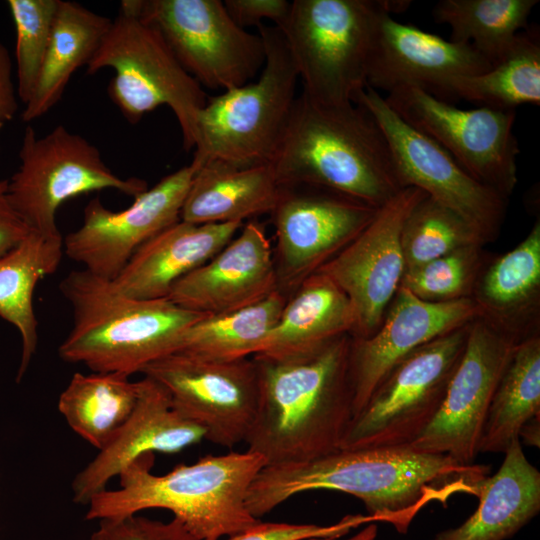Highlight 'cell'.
Instances as JSON below:
<instances>
[{"label":"cell","mask_w":540,"mask_h":540,"mask_svg":"<svg viewBox=\"0 0 540 540\" xmlns=\"http://www.w3.org/2000/svg\"><path fill=\"white\" fill-rule=\"evenodd\" d=\"M489 471L487 465H463L408 446L338 449L305 462L265 466L249 488L246 506L259 519L300 493L339 491L361 500L374 522L406 534L427 505L446 506L455 495L476 497Z\"/></svg>","instance_id":"cell-1"},{"label":"cell","mask_w":540,"mask_h":540,"mask_svg":"<svg viewBox=\"0 0 540 540\" xmlns=\"http://www.w3.org/2000/svg\"><path fill=\"white\" fill-rule=\"evenodd\" d=\"M350 342L344 334L294 355L252 356L259 399L244 443L266 466L305 462L340 448L353 418Z\"/></svg>","instance_id":"cell-2"},{"label":"cell","mask_w":540,"mask_h":540,"mask_svg":"<svg viewBox=\"0 0 540 540\" xmlns=\"http://www.w3.org/2000/svg\"><path fill=\"white\" fill-rule=\"evenodd\" d=\"M270 163L280 184L321 186L376 208L403 189L385 136L364 108L303 92Z\"/></svg>","instance_id":"cell-3"},{"label":"cell","mask_w":540,"mask_h":540,"mask_svg":"<svg viewBox=\"0 0 540 540\" xmlns=\"http://www.w3.org/2000/svg\"><path fill=\"white\" fill-rule=\"evenodd\" d=\"M153 453L145 454L120 474V487L96 494L86 518L101 520L137 514L152 508L169 510L198 540L232 536L259 521L246 506L250 486L265 460L258 454L229 452L206 455L154 475Z\"/></svg>","instance_id":"cell-4"},{"label":"cell","mask_w":540,"mask_h":540,"mask_svg":"<svg viewBox=\"0 0 540 540\" xmlns=\"http://www.w3.org/2000/svg\"><path fill=\"white\" fill-rule=\"evenodd\" d=\"M59 289L73 312L59 355L98 373H141L151 362L175 353L184 332L206 316L169 299L127 297L111 280L85 269L71 271Z\"/></svg>","instance_id":"cell-5"},{"label":"cell","mask_w":540,"mask_h":540,"mask_svg":"<svg viewBox=\"0 0 540 540\" xmlns=\"http://www.w3.org/2000/svg\"><path fill=\"white\" fill-rule=\"evenodd\" d=\"M265 63L256 79L208 96L195 123L197 167L208 161L235 164L271 162L296 99L297 69L281 31L257 26Z\"/></svg>","instance_id":"cell-6"},{"label":"cell","mask_w":540,"mask_h":540,"mask_svg":"<svg viewBox=\"0 0 540 540\" xmlns=\"http://www.w3.org/2000/svg\"><path fill=\"white\" fill-rule=\"evenodd\" d=\"M405 1L294 0L278 28L287 44L303 93L314 101L353 103L367 87L377 25L385 12L400 11Z\"/></svg>","instance_id":"cell-7"},{"label":"cell","mask_w":540,"mask_h":540,"mask_svg":"<svg viewBox=\"0 0 540 540\" xmlns=\"http://www.w3.org/2000/svg\"><path fill=\"white\" fill-rule=\"evenodd\" d=\"M87 74L114 70L107 93L131 124L166 105L174 113L186 151L195 147V123L208 95L181 66L160 32L120 5V10L97 51Z\"/></svg>","instance_id":"cell-8"},{"label":"cell","mask_w":540,"mask_h":540,"mask_svg":"<svg viewBox=\"0 0 540 540\" xmlns=\"http://www.w3.org/2000/svg\"><path fill=\"white\" fill-rule=\"evenodd\" d=\"M470 323L400 359L351 419L339 449L410 445L441 407L464 353Z\"/></svg>","instance_id":"cell-9"},{"label":"cell","mask_w":540,"mask_h":540,"mask_svg":"<svg viewBox=\"0 0 540 540\" xmlns=\"http://www.w3.org/2000/svg\"><path fill=\"white\" fill-rule=\"evenodd\" d=\"M19 160L7 179L8 199L31 231L47 237L61 236L56 212L70 198L105 189L135 198L148 189L143 179L117 176L95 145L63 125L41 137L27 126Z\"/></svg>","instance_id":"cell-10"},{"label":"cell","mask_w":540,"mask_h":540,"mask_svg":"<svg viewBox=\"0 0 540 540\" xmlns=\"http://www.w3.org/2000/svg\"><path fill=\"white\" fill-rule=\"evenodd\" d=\"M153 25L181 66L203 87L230 90L253 81L265 63L259 34L237 25L220 0H124Z\"/></svg>","instance_id":"cell-11"},{"label":"cell","mask_w":540,"mask_h":540,"mask_svg":"<svg viewBox=\"0 0 540 540\" xmlns=\"http://www.w3.org/2000/svg\"><path fill=\"white\" fill-rule=\"evenodd\" d=\"M409 125L430 137L479 183L506 199L517 184L520 153L513 133L515 110L458 108L415 86L384 97Z\"/></svg>","instance_id":"cell-12"},{"label":"cell","mask_w":540,"mask_h":540,"mask_svg":"<svg viewBox=\"0 0 540 540\" xmlns=\"http://www.w3.org/2000/svg\"><path fill=\"white\" fill-rule=\"evenodd\" d=\"M375 120L389 146L401 188L416 187L452 209L494 241L507 199L471 177L438 143L405 122L376 90L366 87L353 101Z\"/></svg>","instance_id":"cell-13"},{"label":"cell","mask_w":540,"mask_h":540,"mask_svg":"<svg viewBox=\"0 0 540 540\" xmlns=\"http://www.w3.org/2000/svg\"><path fill=\"white\" fill-rule=\"evenodd\" d=\"M141 373L168 392L173 407L199 425L206 440L229 449L245 442L259 399L252 358L211 361L175 352L151 362Z\"/></svg>","instance_id":"cell-14"},{"label":"cell","mask_w":540,"mask_h":540,"mask_svg":"<svg viewBox=\"0 0 540 540\" xmlns=\"http://www.w3.org/2000/svg\"><path fill=\"white\" fill-rule=\"evenodd\" d=\"M281 185L271 214L278 289L286 295L347 246L378 208L321 186Z\"/></svg>","instance_id":"cell-15"},{"label":"cell","mask_w":540,"mask_h":540,"mask_svg":"<svg viewBox=\"0 0 540 540\" xmlns=\"http://www.w3.org/2000/svg\"><path fill=\"white\" fill-rule=\"evenodd\" d=\"M517 343L479 316L471 321L464 353L441 407L408 447L474 464L491 400Z\"/></svg>","instance_id":"cell-16"},{"label":"cell","mask_w":540,"mask_h":540,"mask_svg":"<svg viewBox=\"0 0 540 540\" xmlns=\"http://www.w3.org/2000/svg\"><path fill=\"white\" fill-rule=\"evenodd\" d=\"M425 196L416 187L401 189L378 208L347 246L316 271L329 277L349 298L356 320L351 337L366 338L380 326L405 272L401 247L404 221Z\"/></svg>","instance_id":"cell-17"},{"label":"cell","mask_w":540,"mask_h":540,"mask_svg":"<svg viewBox=\"0 0 540 540\" xmlns=\"http://www.w3.org/2000/svg\"><path fill=\"white\" fill-rule=\"evenodd\" d=\"M196 170L191 162L168 174L122 211L91 199L81 226L63 239L64 253L85 270L113 280L139 247L180 220Z\"/></svg>","instance_id":"cell-18"},{"label":"cell","mask_w":540,"mask_h":540,"mask_svg":"<svg viewBox=\"0 0 540 540\" xmlns=\"http://www.w3.org/2000/svg\"><path fill=\"white\" fill-rule=\"evenodd\" d=\"M478 316L480 312L472 298L427 302L400 285L378 329L366 338L351 337L349 377L353 417L400 359Z\"/></svg>","instance_id":"cell-19"},{"label":"cell","mask_w":540,"mask_h":540,"mask_svg":"<svg viewBox=\"0 0 540 540\" xmlns=\"http://www.w3.org/2000/svg\"><path fill=\"white\" fill-rule=\"evenodd\" d=\"M273 253L264 226L249 221L218 253L177 281L167 299L206 315L254 305L279 290Z\"/></svg>","instance_id":"cell-20"},{"label":"cell","mask_w":540,"mask_h":540,"mask_svg":"<svg viewBox=\"0 0 540 540\" xmlns=\"http://www.w3.org/2000/svg\"><path fill=\"white\" fill-rule=\"evenodd\" d=\"M491 63L469 44L447 41L381 15L370 55L367 86L378 91L419 87L441 98L448 80L487 71Z\"/></svg>","instance_id":"cell-21"},{"label":"cell","mask_w":540,"mask_h":540,"mask_svg":"<svg viewBox=\"0 0 540 540\" xmlns=\"http://www.w3.org/2000/svg\"><path fill=\"white\" fill-rule=\"evenodd\" d=\"M138 383V400L129 419L76 475L72 484L76 503L88 504L142 455L178 453L205 439L204 430L173 407L168 392L158 382L144 376Z\"/></svg>","instance_id":"cell-22"},{"label":"cell","mask_w":540,"mask_h":540,"mask_svg":"<svg viewBox=\"0 0 540 540\" xmlns=\"http://www.w3.org/2000/svg\"><path fill=\"white\" fill-rule=\"evenodd\" d=\"M243 225L179 220L139 247L112 284L130 298L167 299L177 281L218 253Z\"/></svg>","instance_id":"cell-23"},{"label":"cell","mask_w":540,"mask_h":540,"mask_svg":"<svg viewBox=\"0 0 540 540\" xmlns=\"http://www.w3.org/2000/svg\"><path fill=\"white\" fill-rule=\"evenodd\" d=\"M481 318L522 341L540 333V221L509 252L488 258L471 296Z\"/></svg>","instance_id":"cell-24"},{"label":"cell","mask_w":540,"mask_h":540,"mask_svg":"<svg viewBox=\"0 0 540 540\" xmlns=\"http://www.w3.org/2000/svg\"><path fill=\"white\" fill-rule=\"evenodd\" d=\"M281 186L270 162H205L192 178L180 220L193 224L244 223L245 219L271 214Z\"/></svg>","instance_id":"cell-25"},{"label":"cell","mask_w":540,"mask_h":540,"mask_svg":"<svg viewBox=\"0 0 540 540\" xmlns=\"http://www.w3.org/2000/svg\"><path fill=\"white\" fill-rule=\"evenodd\" d=\"M504 455L498 471L479 481L475 512L432 540H507L539 513L540 472L526 458L519 439Z\"/></svg>","instance_id":"cell-26"},{"label":"cell","mask_w":540,"mask_h":540,"mask_svg":"<svg viewBox=\"0 0 540 540\" xmlns=\"http://www.w3.org/2000/svg\"><path fill=\"white\" fill-rule=\"evenodd\" d=\"M353 306L326 275L315 272L294 290L255 355L284 357L312 350L338 336L353 334Z\"/></svg>","instance_id":"cell-27"},{"label":"cell","mask_w":540,"mask_h":540,"mask_svg":"<svg viewBox=\"0 0 540 540\" xmlns=\"http://www.w3.org/2000/svg\"><path fill=\"white\" fill-rule=\"evenodd\" d=\"M111 22L77 2L59 0L41 71L21 114L24 122L40 118L61 99L74 72L87 66L97 51Z\"/></svg>","instance_id":"cell-28"},{"label":"cell","mask_w":540,"mask_h":540,"mask_svg":"<svg viewBox=\"0 0 540 540\" xmlns=\"http://www.w3.org/2000/svg\"><path fill=\"white\" fill-rule=\"evenodd\" d=\"M64 253L63 238L29 234L0 256V317L21 336L22 354L17 381L27 370L38 344V321L33 307L37 283L54 273Z\"/></svg>","instance_id":"cell-29"},{"label":"cell","mask_w":540,"mask_h":540,"mask_svg":"<svg viewBox=\"0 0 540 540\" xmlns=\"http://www.w3.org/2000/svg\"><path fill=\"white\" fill-rule=\"evenodd\" d=\"M123 373H75L58 410L71 429L97 449L105 447L131 416L139 383Z\"/></svg>","instance_id":"cell-30"},{"label":"cell","mask_w":540,"mask_h":540,"mask_svg":"<svg viewBox=\"0 0 540 540\" xmlns=\"http://www.w3.org/2000/svg\"><path fill=\"white\" fill-rule=\"evenodd\" d=\"M540 416V333L516 344L484 423L479 452L504 453L522 427Z\"/></svg>","instance_id":"cell-31"},{"label":"cell","mask_w":540,"mask_h":540,"mask_svg":"<svg viewBox=\"0 0 540 540\" xmlns=\"http://www.w3.org/2000/svg\"><path fill=\"white\" fill-rule=\"evenodd\" d=\"M500 110L540 104V41L535 30L520 32L505 56L487 71L453 77L443 96ZM442 96V97H443Z\"/></svg>","instance_id":"cell-32"},{"label":"cell","mask_w":540,"mask_h":540,"mask_svg":"<svg viewBox=\"0 0 540 540\" xmlns=\"http://www.w3.org/2000/svg\"><path fill=\"white\" fill-rule=\"evenodd\" d=\"M287 301L277 290L249 307L206 315L182 335L176 352L211 361H236L257 354Z\"/></svg>","instance_id":"cell-33"},{"label":"cell","mask_w":540,"mask_h":540,"mask_svg":"<svg viewBox=\"0 0 540 540\" xmlns=\"http://www.w3.org/2000/svg\"><path fill=\"white\" fill-rule=\"evenodd\" d=\"M538 0H441L437 23L451 28V41L469 44L491 65L502 59L527 26Z\"/></svg>","instance_id":"cell-34"},{"label":"cell","mask_w":540,"mask_h":540,"mask_svg":"<svg viewBox=\"0 0 540 540\" xmlns=\"http://www.w3.org/2000/svg\"><path fill=\"white\" fill-rule=\"evenodd\" d=\"M487 242L461 215L425 196L410 211L401 231L405 271L470 245Z\"/></svg>","instance_id":"cell-35"},{"label":"cell","mask_w":540,"mask_h":540,"mask_svg":"<svg viewBox=\"0 0 540 540\" xmlns=\"http://www.w3.org/2000/svg\"><path fill=\"white\" fill-rule=\"evenodd\" d=\"M483 246H466L406 270L400 285L427 302L471 298L478 276L489 258Z\"/></svg>","instance_id":"cell-36"},{"label":"cell","mask_w":540,"mask_h":540,"mask_svg":"<svg viewBox=\"0 0 540 540\" xmlns=\"http://www.w3.org/2000/svg\"><path fill=\"white\" fill-rule=\"evenodd\" d=\"M16 29L17 95L26 105L49 47L59 0H8Z\"/></svg>","instance_id":"cell-37"},{"label":"cell","mask_w":540,"mask_h":540,"mask_svg":"<svg viewBox=\"0 0 540 540\" xmlns=\"http://www.w3.org/2000/svg\"><path fill=\"white\" fill-rule=\"evenodd\" d=\"M374 522L368 515H346L338 522L322 526L286 522L258 521L252 526L229 536L227 540H308L314 538L337 540L353 528ZM375 523V522H374Z\"/></svg>","instance_id":"cell-38"},{"label":"cell","mask_w":540,"mask_h":540,"mask_svg":"<svg viewBox=\"0 0 540 540\" xmlns=\"http://www.w3.org/2000/svg\"><path fill=\"white\" fill-rule=\"evenodd\" d=\"M99 521L90 540H198L175 517L161 522L134 514Z\"/></svg>","instance_id":"cell-39"},{"label":"cell","mask_w":540,"mask_h":540,"mask_svg":"<svg viewBox=\"0 0 540 540\" xmlns=\"http://www.w3.org/2000/svg\"><path fill=\"white\" fill-rule=\"evenodd\" d=\"M223 4L234 22L242 28L259 26L264 20L280 28L286 21L291 2L287 0H225Z\"/></svg>","instance_id":"cell-40"},{"label":"cell","mask_w":540,"mask_h":540,"mask_svg":"<svg viewBox=\"0 0 540 540\" xmlns=\"http://www.w3.org/2000/svg\"><path fill=\"white\" fill-rule=\"evenodd\" d=\"M7 187L8 180H0V256L19 244L31 231L13 209Z\"/></svg>","instance_id":"cell-41"},{"label":"cell","mask_w":540,"mask_h":540,"mask_svg":"<svg viewBox=\"0 0 540 540\" xmlns=\"http://www.w3.org/2000/svg\"><path fill=\"white\" fill-rule=\"evenodd\" d=\"M17 89L12 79V61L8 49L0 42V132L17 110Z\"/></svg>","instance_id":"cell-42"},{"label":"cell","mask_w":540,"mask_h":540,"mask_svg":"<svg viewBox=\"0 0 540 540\" xmlns=\"http://www.w3.org/2000/svg\"><path fill=\"white\" fill-rule=\"evenodd\" d=\"M519 440L529 446H540V416L531 419L522 427Z\"/></svg>","instance_id":"cell-43"},{"label":"cell","mask_w":540,"mask_h":540,"mask_svg":"<svg viewBox=\"0 0 540 540\" xmlns=\"http://www.w3.org/2000/svg\"><path fill=\"white\" fill-rule=\"evenodd\" d=\"M377 535H378V527L376 523L372 522V523L366 524V526L355 535L349 538H346L344 540H376ZM308 540H329V539L314 538V539H308Z\"/></svg>","instance_id":"cell-44"}]
</instances>
